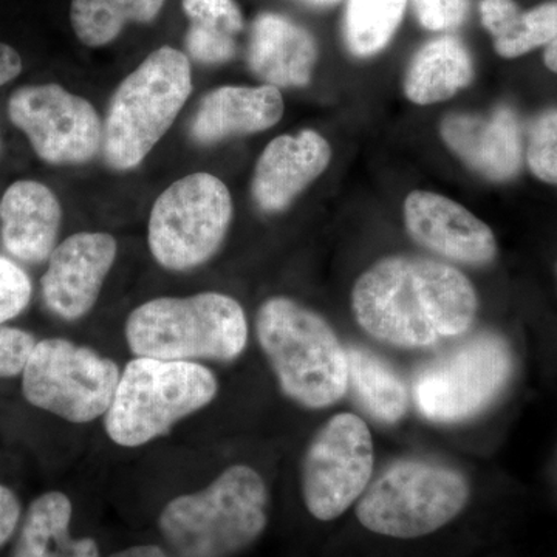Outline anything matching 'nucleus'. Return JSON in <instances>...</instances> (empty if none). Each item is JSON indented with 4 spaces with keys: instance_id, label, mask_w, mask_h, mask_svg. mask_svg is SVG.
<instances>
[{
    "instance_id": "obj_32",
    "label": "nucleus",
    "mask_w": 557,
    "mask_h": 557,
    "mask_svg": "<svg viewBox=\"0 0 557 557\" xmlns=\"http://www.w3.org/2000/svg\"><path fill=\"white\" fill-rule=\"evenodd\" d=\"M22 72L20 53L13 47L0 42V87L17 78Z\"/></svg>"
},
{
    "instance_id": "obj_35",
    "label": "nucleus",
    "mask_w": 557,
    "mask_h": 557,
    "mask_svg": "<svg viewBox=\"0 0 557 557\" xmlns=\"http://www.w3.org/2000/svg\"><path fill=\"white\" fill-rule=\"evenodd\" d=\"M307 2L313 3V5H330V3L338 2V0H307Z\"/></svg>"
},
{
    "instance_id": "obj_11",
    "label": "nucleus",
    "mask_w": 557,
    "mask_h": 557,
    "mask_svg": "<svg viewBox=\"0 0 557 557\" xmlns=\"http://www.w3.org/2000/svg\"><path fill=\"white\" fill-rule=\"evenodd\" d=\"M372 432L357 413L330 418L304 454V504L314 519L330 522L357 504L372 482Z\"/></svg>"
},
{
    "instance_id": "obj_20",
    "label": "nucleus",
    "mask_w": 557,
    "mask_h": 557,
    "mask_svg": "<svg viewBox=\"0 0 557 557\" xmlns=\"http://www.w3.org/2000/svg\"><path fill=\"white\" fill-rule=\"evenodd\" d=\"M474 76L471 54L453 36L431 40L410 61L405 78V94L418 106L449 100L469 86Z\"/></svg>"
},
{
    "instance_id": "obj_28",
    "label": "nucleus",
    "mask_w": 557,
    "mask_h": 557,
    "mask_svg": "<svg viewBox=\"0 0 557 557\" xmlns=\"http://www.w3.org/2000/svg\"><path fill=\"white\" fill-rule=\"evenodd\" d=\"M30 299V277L16 263L0 256V325L27 309Z\"/></svg>"
},
{
    "instance_id": "obj_3",
    "label": "nucleus",
    "mask_w": 557,
    "mask_h": 557,
    "mask_svg": "<svg viewBox=\"0 0 557 557\" xmlns=\"http://www.w3.org/2000/svg\"><path fill=\"white\" fill-rule=\"evenodd\" d=\"M269 523L265 480L247 465L226 468L211 485L175 497L159 527L177 557H233L251 547Z\"/></svg>"
},
{
    "instance_id": "obj_36",
    "label": "nucleus",
    "mask_w": 557,
    "mask_h": 557,
    "mask_svg": "<svg viewBox=\"0 0 557 557\" xmlns=\"http://www.w3.org/2000/svg\"><path fill=\"white\" fill-rule=\"evenodd\" d=\"M556 274H557V265H556Z\"/></svg>"
},
{
    "instance_id": "obj_4",
    "label": "nucleus",
    "mask_w": 557,
    "mask_h": 557,
    "mask_svg": "<svg viewBox=\"0 0 557 557\" xmlns=\"http://www.w3.org/2000/svg\"><path fill=\"white\" fill-rule=\"evenodd\" d=\"M126 339L135 357L230 362L247 347L248 321L240 304L223 293L159 298L132 311Z\"/></svg>"
},
{
    "instance_id": "obj_9",
    "label": "nucleus",
    "mask_w": 557,
    "mask_h": 557,
    "mask_svg": "<svg viewBox=\"0 0 557 557\" xmlns=\"http://www.w3.org/2000/svg\"><path fill=\"white\" fill-rule=\"evenodd\" d=\"M233 219L225 183L207 172L172 183L153 203L149 248L163 269L186 271L208 262L222 247Z\"/></svg>"
},
{
    "instance_id": "obj_34",
    "label": "nucleus",
    "mask_w": 557,
    "mask_h": 557,
    "mask_svg": "<svg viewBox=\"0 0 557 557\" xmlns=\"http://www.w3.org/2000/svg\"><path fill=\"white\" fill-rule=\"evenodd\" d=\"M544 62L552 72L557 73V39L548 44L547 49H545Z\"/></svg>"
},
{
    "instance_id": "obj_22",
    "label": "nucleus",
    "mask_w": 557,
    "mask_h": 557,
    "mask_svg": "<svg viewBox=\"0 0 557 557\" xmlns=\"http://www.w3.org/2000/svg\"><path fill=\"white\" fill-rule=\"evenodd\" d=\"M480 16L493 36L494 49L508 60L557 39V2L522 11L512 0H483Z\"/></svg>"
},
{
    "instance_id": "obj_26",
    "label": "nucleus",
    "mask_w": 557,
    "mask_h": 557,
    "mask_svg": "<svg viewBox=\"0 0 557 557\" xmlns=\"http://www.w3.org/2000/svg\"><path fill=\"white\" fill-rule=\"evenodd\" d=\"M408 0H348L344 39L355 57L380 53L395 35Z\"/></svg>"
},
{
    "instance_id": "obj_18",
    "label": "nucleus",
    "mask_w": 557,
    "mask_h": 557,
    "mask_svg": "<svg viewBox=\"0 0 557 557\" xmlns=\"http://www.w3.org/2000/svg\"><path fill=\"white\" fill-rule=\"evenodd\" d=\"M61 220L53 190L33 180L13 183L0 201L3 247L24 262H44L57 248Z\"/></svg>"
},
{
    "instance_id": "obj_1",
    "label": "nucleus",
    "mask_w": 557,
    "mask_h": 557,
    "mask_svg": "<svg viewBox=\"0 0 557 557\" xmlns=\"http://www.w3.org/2000/svg\"><path fill=\"white\" fill-rule=\"evenodd\" d=\"M351 311L359 327L401 350H431L467 336L478 292L449 263L416 256L381 259L358 277Z\"/></svg>"
},
{
    "instance_id": "obj_7",
    "label": "nucleus",
    "mask_w": 557,
    "mask_h": 557,
    "mask_svg": "<svg viewBox=\"0 0 557 557\" xmlns=\"http://www.w3.org/2000/svg\"><path fill=\"white\" fill-rule=\"evenodd\" d=\"M471 496L468 479L437 461L405 458L370 482L355 515L380 536L417 539L435 533L463 511Z\"/></svg>"
},
{
    "instance_id": "obj_29",
    "label": "nucleus",
    "mask_w": 557,
    "mask_h": 557,
    "mask_svg": "<svg viewBox=\"0 0 557 557\" xmlns=\"http://www.w3.org/2000/svg\"><path fill=\"white\" fill-rule=\"evenodd\" d=\"M412 7L428 30H453L467 20L469 0H412Z\"/></svg>"
},
{
    "instance_id": "obj_23",
    "label": "nucleus",
    "mask_w": 557,
    "mask_h": 557,
    "mask_svg": "<svg viewBox=\"0 0 557 557\" xmlns=\"http://www.w3.org/2000/svg\"><path fill=\"white\" fill-rule=\"evenodd\" d=\"M348 391L381 424H395L409 409V388L394 368L364 347H347Z\"/></svg>"
},
{
    "instance_id": "obj_16",
    "label": "nucleus",
    "mask_w": 557,
    "mask_h": 557,
    "mask_svg": "<svg viewBox=\"0 0 557 557\" xmlns=\"http://www.w3.org/2000/svg\"><path fill=\"white\" fill-rule=\"evenodd\" d=\"M330 160L332 148L318 132L307 129L274 138L256 164L252 199L262 211H284L327 170Z\"/></svg>"
},
{
    "instance_id": "obj_25",
    "label": "nucleus",
    "mask_w": 557,
    "mask_h": 557,
    "mask_svg": "<svg viewBox=\"0 0 557 557\" xmlns=\"http://www.w3.org/2000/svg\"><path fill=\"white\" fill-rule=\"evenodd\" d=\"M166 0H72L70 21L84 46L102 47L119 38L129 22L149 24Z\"/></svg>"
},
{
    "instance_id": "obj_31",
    "label": "nucleus",
    "mask_w": 557,
    "mask_h": 557,
    "mask_svg": "<svg viewBox=\"0 0 557 557\" xmlns=\"http://www.w3.org/2000/svg\"><path fill=\"white\" fill-rule=\"evenodd\" d=\"M21 520V504L16 494L0 485V548L5 547L7 542L16 533Z\"/></svg>"
},
{
    "instance_id": "obj_24",
    "label": "nucleus",
    "mask_w": 557,
    "mask_h": 557,
    "mask_svg": "<svg viewBox=\"0 0 557 557\" xmlns=\"http://www.w3.org/2000/svg\"><path fill=\"white\" fill-rule=\"evenodd\" d=\"M183 11L190 21L186 49L194 61L215 65L233 60L244 30L236 0H183Z\"/></svg>"
},
{
    "instance_id": "obj_15",
    "label": "nucleus",
    "mask_w": 557,
    "mask_h": 557,
    "mask_svg": "<svg viewBox=\"0 0 557 557\" xmlns=\"http://www.w3.org/2000/svg\"><path fill=\"white\" fill-rule=\"evenodd\" d=\"M440 132L458 159L493 182L515 177L522 166V131L511 109L500 108L487 116L453 113L443 120Z\"/></svg>"
},
{
    "instance_id": "obj_5",
    "label": "nucleus",
    "mask_w": 557,
    "mask_h": 557,
    "mask_svg": "<svg viewBox=\"0 0 557 557\" xmlns=\"http://www.w3.org/2000/svg\"><path fill=\"white\" fill-rule=\"evenodd\" d=\"M193 91L188 58L172 47L150 53L120 84L102 123V156L116 171L137 168L164 137Z\"/></svg>"
},
{
    "instance_id": "obj_10",
    "label": "nucleus",
    "mask_w": 557,
    "mask_h": 557,
    "mask_svg": "<svg viewBox=\"0 0 557 557\" xmlns=\"http://www.w3.org/2000/svg\"><path fill=\"white\" fill-rule=\"evenodd\" d=\"M113 359L72 341L50 338L33 348L22 372V394L35 408L70 423L104 417L120 383Z\"/></svg>"
},
{
    "instance_id": "obj_6",
    "label": "nucleus",
    "mask_w": 557,
    "mask_h": 557,
    "mask_svg": "<svg viewBox=\"0 0 557 557\" xmlns=\"http://www.w3.org/2000/svg\"><path fill=\"white\" fill-rule=\"evenodd\" d=\"M218 392L214 373L199 362L137 357L121 372L106 432L116 445L138 448L199 412Z\"/></svg>"
},
{
    "instance_id": "obj_14",
    "label": "nucleus",
    "mask_w": 557,
    "mask_h": 557,
    "mask_svg": "<svg viewBox=\"0 0 557 557\" xmlns=\"http://www.w3.org/2000/svg\"><path fill=\"white\" fill-rule=\"evenodd\" d=\"M405 223L417 244L453 262L486 267L497 258L493 230L448 197L413 190L406 197Z\"/></svg>"
},
{
    "instance_id": "obj_8",
    "label": "nucleus",
    "mask_w": 557,
    "mask_h": 557,
    "mask_svg": "<svg viewBox=\"0 0 557 557\" xmlns=\"http://www.w3.org/2000/svg\"><path fill=\"white\" fill-rule=\"evenodd\" d=\"M512 372L515 357L508 341L494 332L474 333L420 369L413 381V401L432 423H461L494 405Z\"/></svg>"
},
{
    "instance_id": "obj_30",
    "label": "nucleus",
    "mask_w": 557,
    "mask_h": 557,
    "mask_svg": "<svg viewBox=\"0 0 557 557\" xmlns=\"http://www.w3.org/2000/svg\"><path fill=\"white\" fill-rule=\"evenodd\" d=\"M35 346L32 333L0 325V379L22 375Z\"/></svg>"
},
{
    "instance_id": "obj_21",
    "label": "nucleus",
    "mask_w": 557,
    "mask_h": 557,
    "mask_svg": "<svg viewBox=\"0 0 557 557\" xmlns=\"http://www.w3.org/2000/svg\"><path fill=\"white\" fill-rule=\"evenodd\" d=\"M72 502L60 491L33 500L17 539L14 557H100L97 542L70 534Z\"/></svg>"
},
{
    "instance_id": "obj_13",
    "label": "nucleus",
    "mask_w": 557,
    "mask_h": 557,
    "mask_svg": "<svg viewBox=\"0 0 557 557\" xmlns=\"http://www.w3.org/2000/svg\"><path fill=\"white\" fill-rule=\"evenodd\" d=\"M116 251V240L108 233L73 234L58 245L40 278L49 310L65 321L86 317L97 304Z\"/></svg>"
},
{
    "instance_id": "obj_2",
    "label": "nucleus",
    "mask_w": 557,
    "mask_h": 557,
    "mask_svg": "<svg viewBox=\"0 0 557 557\" xmlns=\"http://www.w3.org/2000/svg\"><path fill=\"white\" fill-rule=\"evenodd\" d=\"M256 335L282 394L302 408L327 409L348 392L347 347L317 311L289 298L260 306Z\"/></svg>"
},
{
    "instance_id": "obj_12",
    "label": "nucleus",
    "mask_w": 557,
    "mask_h": 557,
    "mask_svg": "<svg viewBox=\"0 0 557 557\" xmlns=\"http://www.w3.org/2000/svg\"><path fill=\"white\" fill-rule=\"evenodd\" d=\"M11 123L54 166L89 163L102 148V123L86 98L58 84L21 87L9 100Z\"/></svg>"
},
{
    "instance_id": "obj_17",
    "label": "nucleus",
    "mask_w": 557,
    "mask_h": 557,
    "mask_svg": "<svg viewBox=\"0 0 557 557\" xmlns=\"http://www.w3.org/2000/svg\"><path fill=\"white\" fill-rule=\"evenodd\" d=\"M318 61V44L302 25L277 13H262L252 22L248 65L267 86L306 87Z\"/></svg>"
},
{
    "instance_id": "obj_19",
    "label": "nucleus",
    "mask_w": 557,
    "mask_h": 557,
    "mask_svg": "<svg viewBox=\"0 0 557 557\" xmlns=\"http://www.w3.org/2000/svg\"><path fill=\"white\" fill-rule=\"evenodd\" d=\"M282 115L284 100L276 87H220L200 101L190 121V137L200 145H212L270 129Z\"/></svg>"
},
{
    "instance_id": "obj_33",
    "label": "nucleus",
    "mask_w": 557,
    "mask_h": 557,
    "mask_svg": "<svg viewBox=\"0 0 557 557\" xmlns=\"http://www.w3.org/2000/svg\"><path fill=\"white\" fill-rule=\"evenodd\" d=\"M109 557H174L171 556L166 549L157 547V545H135V547L121 549L119 553H113Z\"/></svg>"
},
{
    "instance_id": "obj_27",
    "label": "nucleus",
    "mask_w": 557,
    "mask_h": 557,
    "mask_svg": "<svg viewBox=\"0 0 557 557\" xmlns=\"http://www.w3.org/2000/svg\"><path fill=\"white\" fill-rule=\"evenodd\" d=\"M527 163L539 180L557 185V110L539 116L531 126Z\"/></svg>"
}]
</instances>
